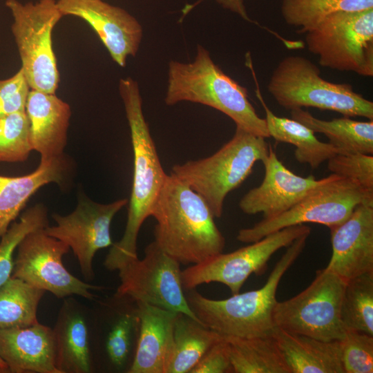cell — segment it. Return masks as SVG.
<instances>
[{"mask_svg":"<svg viewBox=\"0 0 373 373\" xmlns=\"http://www.w3.org/2000/svg\"><path fill=\"white\" fill-rule=\"evenodd\" d=\"M119 91L131 131L133 151V176L127 222L121 240L112 245L104 266L118 270L138 258L137 242L140 229L151 216L164 183V172L142 111L137 82L131 77L121 79Z\"/></svg>","mask_w":373,"mask_h":373,"instance_id":"obj_1","label":"cell"},{"mask_svg":"<svg viewBox=\"0 0 373 373\" xmlns=\"http://www.w3.org/2000/svg\"><path fill=\"white\" fill-rule=\"evenodd\" d=\"M151 216L155 242L180 264L195 265L222 253L225 239L204 200L175 175L167 174Z\"/></svg>","mask_w":373,"mask_h":373,"instance_id":"obj_2","label":"cell"},{"mask_svg":"<svg viewBox=\"0 0 373 373\" xmlns=\"http://www.w3.org/2000/svg\"><path fill=\"white\" fill-rule=\"evenodd\" d=\"M310 233L294 240L276 262L260 288L233 294L225 299H211L194 289L186 294L188 304L199 321L222 336L242 338L273 336L276 327L273 312L276 292L283 275L303 251Z\"/></svg>","mask_w":373,"mask_h":373,"instance_id":"obj_3","label":"cell"},{"mask_svg":"<svg viewBox=\"0 0 373 373\" xmlns=\"http://www.w3.org/2000/svg\"><path fill=\"white\" fill-rule=\"evenodd\" d=\"M164 101L169 106L190 102L210 106L229 117L236 126L270 137L266 120L257 114L247 90L225 74L201 46L192 62L169 63Z\"/></svg>","mask_w":373,"mask_h":373,"instance_id":"obj_4","label":"cell"},{"mask_svg":"<svg viewBox=\"0 0 373 373\" xmlns=\"http://www.w3.org/2000/svg\"><path fill=\"white\" fill-rule=\"evenodd\" d=\"M269 149L265 137L236 126L232 138L216 153L175 164L171 173L204 200L215 218H220L227 195L249 176Z\"/></svg>","mask_w":373,"mask_h":373,"instance_id":"obj_5","label":"cell"},{"mask_svg":"<svg viewBox=\"0 0 373 373\" xmlns=\"http://www.w3.org/2000/svg\"><path fill=\"white\" fill-rule=\"evenodd\" d=\"M267 89L287 110L312 107L373 119L372 101L355 92L350 84L323 79L318 66L303 56L283 58L272 72Z\"/></svg>","mask_w":373,"mask_h":373,"instance_id":"obj_6","label":"cell"},{"mask_svg":"<svg viewBox=\"0 0 373 373\" xmlns=\"http://www.w3.org/2000/svg\"><path fill=\"white\" fill-rule=\"evenodd\" d=\"M5 5L12 17L11 32L21 59V69L30 90L55 93L59 73L52 32L63 17L57 1L23 3L18 0H6Z\"/></svg>","mask_w":373,"mask_h":373,"instance_id":"obj_7","label":"cell"},{"mask_svg":"<svg viewBox=\"0 0 373 373\" xmlns=\"http://www.w3.org/2000/svg\"><path fill=\"white\" fill-rule=\"evenodd\" d=\"M362 204H373V191L352 179L332 173L326 182L289 210L239 230L236 238L251 243L282 229L309 222L330 228L345 221Z\"/></svg>","mask_w":373,"mask_h":373,"instance_id":"obj_8","label":"cell"},{"mask_svg":"<svg viewBox=\"0 0 373 373\" xmlns=\"http://www.w3.org/2000/svg\"><path fill=\"white\" fill-rule=\"evenodd\" d=\"M305 41L321 66L373 76V8L333 13L307 32Z\"/></svg>","mask_w":373,"mask_h":373,"instance_id":"obj_9","label":"cell"},{"mask_svg":"<svg viewBox=\"0 0 373 373\" xmlns=\"http://www.w3.org/2000/svg\"><path fill=\"white\" fill-rule=\"evenodd\" d=\"M345 284L325 268L317 270L303 291L276 303L273 312L276 328L325 341L341 340L345 333L340 316Z\"/></svg>","mask_w":373,"mask_h":373,"instance_id":"obj_10","label":"cell"},{"mask_svg":"<svg viewBox=\"0 0 373 373\" xmlns=\"http://www.w3.org/2000/svg\"><path fill=\"white\" fill-rule=\"evenodd\" d=\"M118 271L120 285L115 295L116 298L148 303L200 321L188 304L182 283L180 263L155 241L146 247L142 259L137 258Z\"/></svg>","mask_w":373,"mask_h":373,"instance_id":"obj_11","label":"cell"},{"mask_svg":"<svg viewBox=\"0 0 373 373\" xmlns=\"http://www.w3.org/2000/svg\"><path fill=\"white\" fill-rule=\"evenodd\" d=\"M310 233L311 228L305 224L291 226L232 252L213 256L182 270V286L190 290L202 284L220 283L226 285L232 295L238 294L251 274L264 271L274 253Z\"/></svg>","mask_w":373,"mask_h":373,"instance_id":"obj_12","label":"cell"},{"mask_svg":"<svg viewBox=\"0 0 373 373\" xmlns=\"http://www.w3.org/2000/svg\"><path fill=\"white\" fill-rule=\"evenodd\" d=\"M70 248L46 233L44 228L29 233L17 248L12 276L58 298L77 295L92 299L90 290L102 287L90 285L71 274L62 262Z\"/></svg>","mask_w":373,"mask_h":373,"instance_id":"obj_13","label":"cell"},{"mask_svg":"<svg viewBox=\"0 0 373 373\" xmlns=\"http://www.w3.org/2000/svg\"><path fill=\"white\" fill-rule=\"evenodd\" d=\"M128 203L120 199L100 204L82 198L70 213L52 215L56 224L46 226V234L66 243L76 256L84 278H94L93 258L97 251L112 246L111 224L115 214Z\"/></svg>","mask_w":373,"mask_h":373,"instance_id":"obj_14","label":"cell"},{"mask_svg":"<svg viewBox=\"0 0 373 373\" xmlns=\"http://www.w3.org/2000/svg\"><path fill=\"white\" fill-rule=\"evenodd\" d=\"M57 5L63 16L86 21L119 66L124 67L127 58L136 55L142 39V27L124 9L103 0H57Z\"/></svg>","mask_w":373,"mask_h":373,"instance_id":"obj_15","label":"cell"},{"mask_svg":"<svg viewBox=\"0 0 373 373\" xmlns=\"http://www.w3.org/2000/svg\"><path fill=\"white\" fill-rule=\"evenodd\" d=\"M262 162L265 175L261 184L250 189L239 202L241 211L248 215L262 213L263 218L278 216L329 178L317 180L312 175L302 177L294 173L279 160L271 146Z\"/></svg>","mask_w":373,"mask_h":373,"instance_id":"obj_16","label":"cell"},{"mask_svg":"<svg viewBox=\"0 0 373 373\" xmlns=\"http://www.w3.org/2000/svg\"><path fill=\"white\" fill-rule=\"evenodd\" d=\"M329 229L332 252L325 269L345 282L373 272V204L358 205L345 221Z\"/></svg>","mask_w":373,"mask_h":373,"instance_id":"obj_17","label":"cell"},{"mask_svg":"<svg viewBox=\"0 0 373 373\" xmlns=\"http://www.w3.org/2000/svg\"><path fill=\"white\" fill-rule=\"evenodd\" d=\"M0 358L10 373H60L53 329L39 323L0 329Z\"/></svg>","mask_w":373,"mask_h":373,"instance_id":"obj_18","label":"cell"},{"mask_svg":"<svg viewBox=\"0 0 373 373\" xmlns=\"http://www.w3.org/2000/svg\"><path fill=\"white\" fill-rule=\"evenodd\" d=\"M139 336L128 373H166L173 349V327L178 313L136 303Z\"/></svg>","mask_w":373,"mask_h":373,"instance_id":"obj_19","label":"cell"},{"mask_svg":"<svg viewBox=\"0 0 373 373\" xmlns=\"http://www.w3.org/2000/svg\"><path fill=\"white\" fill-rule=\"evenodd\" d=\"M25 111L32 148L40 154V162L64 155L71 116L70 105L55 93L30 90Z\"/></svg>","mask_w":373,"mask_h":373,"instance_id":"obj_20","label":"cell"},{"mask_svg":"<svg viewBox=\"0 0 373 373\" xmlns=\"http://www.w3.org/2000/svg\"><path fill=\"white\" fill-rule=\"evenodd\" d=\"M52 329L59 372H91L93 365L86 310L74 300H65Z\"/></svg>","mask_w":373,"mask_h":373,"instance_id":"obj_21","label":"cell"},{"mask_svg":"<svg viewBox=\"0 0 373 373\" xmlns=\"http://www.w3.org/2000/svg\"><path fill=\"white\" fill-rule=\"evenodd\" d=\"M68 170L69 163L63 155L40 162L38 167L28 175L17 177L0 175V238L30 197L49 183L64 184Z\"/></svg>","mask_w":373,"mask_h":373,"instance_id":"obj_22","label":"cell"},{"mask_svg":"<svg viewBox=\"0 0 373 373\" xmlns=\"http://www.w3.org/2000/svg\"><path fill=\"white\" fill-rule=\"evenodd\" d=\"M273 336L291 373H345L340 341H321L278 328Z\"/></svg>","mask_w":373,"mask_h":373,"instance_id":"obj_23","label":"cell"},{"mask_svg":"<svg viewBox=\"0 0 373 373\" xmlns=\"http://www.w3.org/2000/svg\"><path fill=\"white\" fill-rule=\"evenodd\" d=\"M257 89L256 96L265 112V120L269 137L278 142L287 143L296 147V160L308 164L311 168H318L323 162L338 154L337 149L329 142H321L315 133L303 124L287 117L276 115L267 106L261 95L253 67L250 66Z\"/></svg>","mask_w":373,"mask_h":373,"instance_id":"obj_24","label":"cell"},{"mask_svg":"<svg viewBox=\"0 0 373 373\" xmlns=\"http://www.w3.org/2000/svg\"><path fill=\"white\" fill-rule=\"evenodd\" d=\"M290 111L292 119L307 126L314 133L324 134L338 154L361 153L373 155V119L357 121L343 116L323 120L303 108Z\"/></svg>","mask_w":373,"mask_h":373,"instance_id":"obj_25","label":"cell"},{"mask_svg":"<svg viewBox=\"0 0 373 373\" xmlns=\"http://www.w3.org/2000/svg\"><path fill=\"white\" fill-rule=\"evenodd\" d=\"M224 337L232 372L291 373L274 336Z\"/></svg>","mask_w":373,"mask_h":373,"instance_id":"obj_26","label":"cell"},{"mask_svg":"<svg viewBox=\"0 0 373 373\" xmlns=\"http://www.w3.org/2000/svg\"><path fill=\"white\" fill-rule=\"evenodd\" d=\"M222 335L201 322L178 313L173 327V349L166 373H190L205 352Z\"/></svg>","mask_w":373,"mask_h":373,"instance_id":"obj_27","label":"cell"},{"mask_svg":"<svg viewBox=\"0 0 373 373\" xmlns=\"http://www.w3.org/2000/svg\"><path fill=\"white\" fill-rule=\"evenodd\" d=\"M45 292L11 276L0 287V329L25 327L37 323V308Z\"/></svg>","mask_w":373,"mask_h":373,"instance_id":"obj_28","label":"cell"},{"mask_svg":"<svg viewBox=\"0 0 373 373\" xmlns=\"http://www.w3.org/2000/svg\"><path fill=\"white\" fill-rule=\"evenodd\" d=\"M372 8L373 0H282L281 13L298 33H307L333 13Z\"/></svg>","mask_w":373,"mask_h":373,"instance_id":"obj_29","label":"cell"},{"mask_svg":"<svg viewBox=\"0 0 373 373\" xmlns=\"http://www.w3.org/2000/svg\"><path fill=\"white\" fill-rule=\"evenodd\" d=\"M340 316L345 331H358L373 336V272L346 282Z\"/></svg>","mask_w":373,"mask_h":373,"instance_id":"obj_30","label":"cell"},{"mask_svg":"<svg viewBox=\"0 0 373 373\" xmlns=\"http://www.w3.org/2000/svg\"><path fill=\"white\" fill-rule=\"evenodd\" d=\"M48 225L47 209L42 204L26 209L19 221L10 224L0 238V287L12 276L14 253L21 241L29 233Z\"/></svg>","mask_w":373,"mask_h":373,"instance_id":"obj_31","label":"cell"},{"mask_svg":"<svg viewBox=\"0 0 373 373\" xmlns=\"http://www.w3.org/2000/svg\"><path fill=\"white\" fill-rule=\"evenodd\" d=\"M32 151L26 111L0 119V163L26 161Z\"/></svg>","mask_w":373,"mask_h":373,"instance_id":"obj_32","label":"cell"},{"mask_svg":"<svg viewBox=\"0 0 373 373\" xmlns=\"http://www.w3.org/2000/svg\"><path fill=\"white\" fill-rule=\"evenodd\" d=\"M340 342L345 373L373 372V336L346 330Z\"/></svg>","mask_w":373,"mask_h":373,"instance_id":"obj_33","label":"cell"},{"mask_svg":"<svg viewBox=\"0 0 373 373\" xmlns=\"http://www.w3.org/2000/svg\"><path fill=\"white\" fill-rule=\"evenodd\" d=\"M139 321L136 310L121 313L107 335L106 351L111 363L116 368H122L128 361L133 333Z\"/></svg>","mask_w":373,"mask_h":373,"instance_id":"obj_34","label":"cell"},{"mask_svg":"<svg viewBox=\"0 0 373 373\" xmlns=\"http://www.w3.org/2000/svg\"><path fill=\"white\" fill-rule=\"evenodd\" d=\"M327 168L332 173L352 179L373 191V155L361 153L336 154L329 158Z\"/></svg>","mask_w":373,"mask_h":373,"instance_id":"obj_35","label":"cell"},{"mask_svg":"<svg viewBox=\"0 0 373 373\" xmlns=\"http://www.w3.org/2000/svg\"><path fill=\"white\" fill-rule=\"evenodd\" d=\"M30 90L21 68L12 76L0 79V119L25 111Z\"/></svg>","mask_w":373,"mask_h":373,"instance_id":"obj_36","label":"cell"},{"mask_svg":"<svg viewBox=\"0 0 373 373\" xmlns=\"http://www.w3.org/2000/svg\"><path fill=\"white\" fill-rule=\"evenodd\" d=\"M232 372L227 344L222 338L213 344L202 356L190 373Z\"/></svg>","mask_w":373,"mask_h":373,"instance_id":"obj_37","label":"cell"},{"mask_svg":"<svg viewBox=\"0 0 373 373\" xmlns=\"http://www.w3.org/2000/svg\"><path fill=\"white\" fill-rule=\"evenodd\" d=\"M202 0H199L201 1ZM223 8L228 9L238 15L243 19L248 21H252L249 17L243 3V0H216Z\"/></svg>","mask_w":373,"mask_h":373,"instance_id":"obj_38","label":"cell"},{"mask_svg":"<svg viewBox=\"0 0 373 373\" xmlns=\"http://www.w3.org/2000/svg\"><path fill=\"white\" fill-rule=\"evenodd\" d=\"M0 373H10V370L5 362L0 358Z\"/></svg>","mask_w":373,"mask_h":373,"instance_id":"obj_39","label":"cell"}]
</instances>
